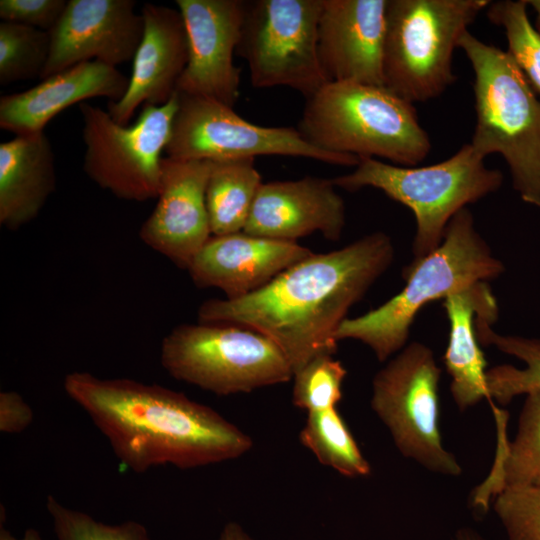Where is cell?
<instances>
[{
    "instance_id": "obj_1",
    "label": "cell",
    "mask_w": 540,
    "mask_h": 540,
    "mask_svg": "<svg viewBox=\"0 0 540 540\" xmlns=\"http://www.w3.org/2000/svg\"><path fill=\"white\" fill-rule=\"evenodd\" d=\"M394 256L391 237L373 232L340 249L311 254L247 296L204 301L198 321L266 336L294 373L317 356L334 355L338 328L389 269Z\"/></svg>"
},
{
    "instance_id": "obj_2",
    "label": "cell",
    "mask_w": 540,
    "mask_h": 540,
    "mask_svg": "<svg viewBox=\"0 0 540 540\" xmlns=\"http://www.w3.org/2000/svg\"><path fill=\"white\" fill-rule=\"evenodd\" d=\"M63 386L135 473L163 465L192 469L222 463L253 446L249 435L211 407L158 384L75 371Z\"/></svg>"
},
{
    "instance_id": "obj_3",
    "label": "cell",
    "mask_w": 540,
    "mask_h": 540,
    "mask_svg": "<svg viewBox=\"0 0 540 540\" xmlns=\"http://www.w3.org/2000/svg\"><path fill=\"white\" fill-rule=\"evenodd\" d=\"M504 270L476 230L472 213L463 208L448 223L440 246L404 268L403 289L381 306L348 317L335 338L360 341L384 362L406 346L412 323L426 304L496 279Z\"/></svg>"
},
{
    "instance_id": "obj_4",
    "label": "cell",
    "mask_w": 540,
    "mask_h": 540,
    "mask_svg": "<svg viewBox=\"0 0 540 540\" xmlns=\"http://www.w3.org/2000/svg\"><path fill=\"white\" fill-rule=\"evenodd\" d=\"M297 129L325 151L399 166H416L431 150L413 104L385 86L329 82L306 98Z\"/></svg>"
},
{
    "instance_id": "obj_5",
    "label": "cell",
    "mask_w": 540,
    "mask_h": 540,
    "mask_svg": "<svg viewBox=\"0 0 540 540\" xmlns=\"http://www.w3.org/2000/svg\"><path fill=\"white\" fill-rule=\"evenodd\" d=\"M474 72L476 125L470 145L500 154L514 189L540 207V100L507 51L466 31L459 40Z\"/></svg>"
},
{
    "instance_id": "obj_6",
    "label": "cell",
    "mask_w": 540,
    "mask_h": 540,
    "mask_svg": "<svg viewBox=\"0 0 540 540\" xmlns=\"http://www.w3.org/2000/svg\"><path fill=\"white\" fill-rule=\"evenodd\" d=\"M332 181L351 192L365 187L379 189L408 207L416 221L412 250L413 260H418L440 246L455 214L497 191L503 175L487 168L484 157L469 143L450 158L428 166H399L362 157L351 173Z\"/></svg>"
},
{
    "instance_id": "obj_7",
    "label": "cell",
    "mask_w": 540,
    "mask_h": 540,
    "mask_svg": "<svg viewBox=\"0 0 540 540\" xmlns=\"http://www.w3.org/2000/svg\"><path fill=\"white\" fill-rule=\"evenodd\" d=\"M489 0H388L384 86L410 103L438 97L456 77L452 57Z\"/></svg>"
},
{
    "instance_id": "obj_8",
    "label": "cell",
    "mask_w": 540,
    "mask_h": 540,
    "mask_svg": "<svg viewBox=\"0 0 540 540\" xmlns=\"http://www.w3.org/2000/svg\"><path fill=\"white\" fill-rule=\"evenodd\" d=\"M160 361L171 377L219 396L252 392L293 377L276 344L234 325H177L162 340Z\"/></svg>"
},
{
    "instance_id": "obj_9",
    "label": "cell",
    "mask_w": 540,
    "mask_h": 540,
    "mask_svg": "<svg viewBox=\"0 0 540 540\" xmlns=\"http://www.w3.org/2000/svg\"><path fill=\"white\" fill-rule=\"evenodd\" d=\"M440 377L432 349L412 342L375 374L370 403L404 457L430 472L458 476L462 468L440 434Z\"/></svg>"
},
{
    "instance_id": "obj_10",
    "label": "cell",
    "mask_w": 540,
    "mask_h": 540,
    "mask_svg": "<svg viewBox=\"0 0 540 540\" xmlns=\"http://www.w3.org/2000/svg\"><path fill=\"white\" fill-rule=\"evenodd\" d=\"M178 108V93L165 104H144L132 125L117 123L108 111L79 104L85 145L83 169L100 188L130 201L157 198L162 152Z\"/></svg>"
},
{
    "instance_id": "obj_11",
    "label": "cell",
    "mask_w": 540,
    "mask_h": 540,
    "mask_svg": "<svg viewBox=\"0 0 540 540\" xmlns=\"http://www.w3.org/2000/svg\"><path fill=\"white\" fill-rule=\"evenodd\" d=\"M323 0H249L236 55L253 87L286 86L311 96L329 83L318 55Z\"/></svg>"
},
{
    "instance_id": "obj_12",
    "label": "cell",
    "mask_w": 540,
    "mask_h": 540,
    "mask_svg": "<svg viewBox=\"0 0 540 540\" xmlns=\"http://www.w3.org/2000/svg\"><path fill=\"white\" fill-rule=\"evenodd\" d=\"M178 93V108L166 157L223 161L265 155L305 157L331 165L357 166L356 156L320 149L298 129L251 123L215 100Z\"/></svg>"
},
{
    "instance_id": "obj_13",
    "label": "cell",
    "mask_w": 540,
    "mask_h": 540,
    "mask_svg": "<svg viewBox=\"0 0 540 540\" xmlns=\"http://www.w3.org/2000/svg\"><path fill=\"white\" fill-rule=\"evenodd\" d=\"M243 0H177L185 24L188 60L177 92L231 108L239 99L240 69L233 56L244 18Z\"/></svg>"
},
{
    "instance_id": "obj_14",
    "label": "cell",
    "mask_w": 540,
    "mask_h": 540,
    "mask_svg": "<svg viewBox=\"0 0 540 540\" xmlns=\"http://www.w3.org/2000/svg\"><path fill=\"white\" fill-rule=\"evenodd\" d=\"M132 0H69L50 30L42 79L87 61L116 67L133 60L144 22Z\"/></svg>"
},
{
    "instance_id": "obj_15",
    "label": "cell",
    "mask_w": 540,
    "mask_h": 540,
    "mask_svg": "<svg viewBox=\"0 0 540 540\" xmlns=\"http://www.w3.org/2000/svg\"><path fill=\"white\" fill-rule=\"evenodd\" d=\"M212 161L163 157L157 204L139 230L140 239L181 269L212 236L206 187Z\"/></svg>"
},
{
    "instance_id": "obj_16",
    "label": "cell",
    "mask_w": 540,
    "mask_h": 540,
    "mask_svg": "<svg viewBox=\"0 0 540 540\" xmlns=\"http://www.w3.org/2000/svg\"><path fill=\"white\" fill-rule=\"evenodd\" d=\"M388 0H323L318 55L328 82L384 86Z\"/></svg>"
},
{
    "instance_id": "obj_17",
    "label": "cell",
    "mask_w": 540,
    "mask_h": 540,
    "mask_svg": "<svg viewBox=\"0 0 540 540\" xmlns=\"http://www.w3.org/2000/svg\"><path fill=\"white\" fill-rule=\"evenodd\" d=\"M345 222V203L332 179L306 176L262 183L243 232L295 242L320 232L324 238L338 241Z\"/></svg>"
},
{
    "instance_id": "obj_18",
    "label": "cell",
    "mask_w": 540,
    "mask_h": 540,
    "mask_svg": "<svg viewBox=\"0 0 540 540\" xmlns=\"http://www.w3.org/2000/svg\"><path fill=\"white\" fill-rule=\"evenodd\" d=\"M295 241H281L242 232L212 235L187 271L201 288H217L238 299L267 285L280 273L313 254Z\"/></svg>"
},
{
    "instance_id": "obj_19",
    "label": "cell",
    "mask_w": 540,
    "mask_h": 540,
    "mask_svg": "<svg viewBox=\"0 0 540 540\" xmlns=\"http://www.w3.org/2000/svg\"><path fill=\"white\" fill-rule=\"evenodd\" d=\"M140 13L144 31L127 90L119 101L108 103V112L122 125H128L140 105L167 103L188 60L187 34L178 9L146 3Z\"/></svg>"
},
{
    "instance_id": "obj_20",
    "label": "cell",
    "mask_w": 540,
    "mask_h": 540,
    "mask_svg": "<svg viewBox=\"0 0 540 540\" xmlns=\"http://www.w3.org/2000/svg\"><path fill=\"white\" fill-rule=\"evenodd\" d=\"M129 78L116 67L82 62L52 74L27 90L0 98V127L15 135L44 132L47 123L66 108L95 97L110 102L125 94Z\"/></svg>"
},
{
    "instance_id": "obj_21",
    "label": "cell",
    "mask_w": 540,
    "mask_h": 540,
    "mask_svg": "<svg viewBox=\"0 0 540 540\" xmlns=\"http://www.w3.org/2000/svg\"><path fill=\"white\" fill-rule=\"evenodd\" d=\"M56 187L55 158L44 132L0 144V224L16 230L37 217Z\"/></svg>"
},
{
    "instance_id": "obj_22",
    "label": "cell",
    "mask_w": 540,
    "mask_h": 540,
    "mask_svg": "<svg viewBox=\"0 0 540 540\" xmlns=\"http://www.w3.org/2000/svg\"><path fill=\"white\" fill-rule=\"evenodd\" d=\"M450 324L444 363L451 377L450 391L461 411L487 398V362L475 330L476 315L498 308L487 282H480L443 299Z\"/></svg>"
},
{
    "instance_id": "obj_23",
    "label": "cell",
    "mask_w": 540,
    "mask_h": 540,
    "mask_svg": "<svg viewBox=\"0 0 540 540\" xmlns=\"http://www.w3.org/2000/svg\"><path fill=\"white\" fill-rule=\"evenodd\" d=\"M493 410L499 431L495 461L472 500L473 506L482 510L506 488L540 487V391L526 395L513 441L505 434L507 413Z\"/></svg>"
},
{
    "instance_id": "obj_24",
    "label": "cell",
    "mask_w": 540,
    "mask_h": 540,
    "mask_svg": "<svg viewBox=\"0 0 540 540\" xmlns=\"http://www.w3.org/2000/svg\"><path fill=\"white\" fill-rule=\"evenodd\" d=\"M255 158L212 162L206 187V207L212 235L242 232L263 183Z\"/></svg>"
},
{
    "instance_id": "obj_25",
    "label": "cell",
    "mask_w": 540,
    "mask_h": 540,
    "mask_svg": "<svg viewBox=\"0 0 540 540\" xmlns=\"http://www.w3.org/2000/svg\"><path fill=\"white\" fill-rule=\"evenodd\" d=\"M496 319L492 314L476 315L475 330L479 343L495 346L525 363L524 368L501 364L486 371L488 399L505 406L516 396L540 391V338L498 334L491 326Z\"/></svg>"
},
{
    "instance_id": "obj_26",
    "label": "cell",
    "mask_w": 540,
    "mask_h": 540,
    "mask_svg": "<svg viewBox=\"0 0 540 540\" xmlns=\"http://www.w3.org/2000/svg\"><path fill=\"white\" fill-rule=\"evenodd\" d=\"M299 440L322 465L343 476L364 477L371 472L369 462L337 408L307 413Z\"/></svg>"
},
{
    "instance_id": "obj_27",
    "label": "cell",
    "mask_w": 540,
    "mask_h": 540,
    "mask_svg": "<svg viewBox=\"0 0 540 540\" xmlns=\"http://www.w3.org/2000/svg\"><path fill=\"white\" fill-rule=\"evenodd\" d=\"M50 54L48 32L22 24L0 23V84L42 77Z\"/></svg>"
},
{
    "instance_id": "obj_28",
    "label": "cell",
    "mask_w": 540,
    "mask_h": 540,
    "mask_svg": "<svg viewBox=\"0 0 540 540\" xmlns=\"http://www.w3.org/2000/svg\"><path fill=\"white\" fill-rule=\"evenodd\" d=\"M527 6L526 0L490 2L487 17L504 29L508 54L540 97V33L528 18Z\"/></svg>"
},
{
    "instance_id": "obj_29",
    "label": "cell",
    "mask_w": 540,
    "mask_h": 540,
    "mask_svg": "<svg viewBox=\"0 0 540 540\" xmlns=\"http://www.w3.org/2000/svg\"><path fill=\"white\" fill-rule=\"evenodd\" d=\"M347 371L332 354L317 356L293 373L292 403L309 412L336 408Z\"/></svg>"
},
{
    "instance_id": "obj_30",
    "label": "cell",
    "mask_w": 540,
    "mask_h": 540,
    "mask_svg": "<svg viewBox=\"0 0 540 540\" xmlns=\"http://www.w3.org/2000/svg\"><path fill=\"white\" fill-rule=\"evenodd\" d=\"M46 509L57 540H152L146 527L133 520L110 525L63 505L49 495Z\"/></svg>"
},
{
    "instance_id": "obj_31",
    "label": "cell",
    "mask_w": 540,
    "mask_h": 540,
    "mask_svg": "<svg viewBox=\"0 0 540 540\" xmlns=\"http://www.w3.org/2000/svg\"><path fill=\"white\" fill-rule=\"evenodd\" d=\"M492 505L508 540H540V487L506 488Z\"/></svg>"
},
{
    "instance_id": "obj_32",
    "label": "cell",
    "mask_w": 540,
    "mask_h": 540,
    "mask_svg": "<svg viewBox=\"0 0 540 540\" xmlns=\"http://www.w3.org/2000/svg\"><path fill=\"white\" fill-rule=\"evenodd\" d=\"M66 5V0H1L0 18L50 32Z\"/></svg>"
},
{
    "instance_id": "obj_33",
    "label": "cell",
    "mask_w": 540,
    "mask_h": 540,
    "mask_svg": "<svg viewBox=\"0 0 540 540\" xmlns=\"http://www.w3.org/2000/svg\"><path fill=\"white\" fill-rule=\"evenodd\" d=\"M32 408L15 391L0 393V431L5 434H17L26 430L32 423Z\"/></svg>"
},
{
    "instance_id": "obj_34",
    "label": "cell",
    "mask_w": 540,
    "mask_h": 540,
    "mask_svg": "<svg viewBox=\"0 0 540 540\" xmlns=\"http://www.w3.org/2000/svg\"><path fill=\"white\" fill-rule=\"evenodd\" d=\"M218 540H252V539L238 523L229 522L222 529Z\"/></svg>"
},
{
    "instance_id": "obj_35",
    "label": "cell",
    "mask_w": 540,
    "mask_h": 540,
    "mask_svg": "<svg viewBox=\"0 0 540 540\" xmlns=\"http://www.w3.org/2000/svg\"><path fill=\"white\" fill-rule=\"evenodd\" d=\"M0 540H43L40 533L34 528H28L19 538L11 534L4 528L0 530Z\"/></svg>"
},
{
    "instance_id": "obj_36",
    "label": "cell",
    "mask_w": 540,
    "mask_h": 540,
    "mask_svg": "<svg viewBox=\"0 0 540 540\" xmlns=\"http://www.w3.org/2000/svg\"><path fill=\"white\" fill-rule=\"evenodd\" d=\"M452 540H485L479 533L471 528H460L456 531Z\"/></svg>"
},
{
    "instance_id": "obj_37",
    "label": "cell",
    "mask_w": 540,
    "mask_h": 540,
    "mask_svg": "<svg viewBox=\"0 0 540 540\" xmlns=\"http://www.w3.org/2000/svg\"><path fill=\"white\" fill-rule=\"evenodd\" d=\"M536 12L535 28L540 33V0H526Z\"/></svg>"
}]
</instances>
